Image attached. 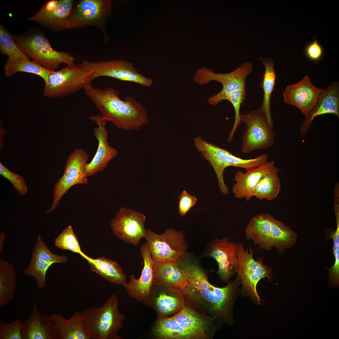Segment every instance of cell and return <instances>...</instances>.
Instances as JSON below:
<instances>
[{
    "mask_svg": "<svg viewBox=\"0 0 339 339\" xmlns=\"http://www.w3.org/2000/svg\"><path fill=\"white\" fill-rule=\"evenodd\" d=\"M176 261L187 277L188 285L182 290L186 300L221 326H233V309L239 287L241 284L239 275L238 274L235 279L226 286L218 287L209 282L205 270L196 259L186 252Z\"/></svg>",
    "mask_w": 339,
    "mask_h": 339,
    "instance_id": "cell-1",
    "label": "cell"
},
{
    "mask_svg": "<svg viewBox=\"0 0 339 339\" xmlns=\"http://www.w3.org/2000/svg\"><path fill=\"white\" fill-rule=\"evenodd\" d=\"M83 89L103 118L117 128L127 131L136 130L148 124L146 109L134 97L127 96L122 100L117 89L112 87L95 88L91 83Z\"/></svg>",
    "mask_w": 339,
    "mask_h": 339,
    "instance_id": "cell-2",
    "label": "cell"
},
{
    "mask_svg": "<svg viewBox=\"0 0 339 339\" xmlns=\"http://www.w3.org/2000/svg\"><path fill=\"white\" fill-rule=\"evenodd\" d=\"M221 327L186 300L177 313L169 317L157 318L151 332L157 339H212Z\"/></svg>",
    "mask_w": 339,
    "mask_h": 339,
    "instance_id": "cell-3",
    "label": "cell"
},
{
    "mask_svg": "<svg viewBox=\"0 0 339 339\" xmlns=\"http://www.w3.org/2000/svg\"><path fill=\"white\" fill-rule=\"evenodd\" d=\"M253 70L252 63L245 62L234 71L229 73H216L211 70L203 68L199 70L193 78L194 81L199 85L206 84L212 81L220 83L223 85L221 91L218 94L209 98L208 103L216 105L223 100L229 101L235 111V119L232 129L228 138L231 142L239 125L241 122L240 119V109L244 105L246 97L245 79Z\"/></svg>",
    "mask_w": 339,
    "mask_h": 339,
    "instance_id": "cell-4",
    "label": "cell"
},
{
    "mask_svg": "<svg viewBox=\"0 0 339 339\" xmlns=\"http://www.w3.org/2000/svg\"><path fill=\"white\" fill-rule=\"evenodd\" d=\"M245 238L252 240L258 248L270 251L273 247L282 253L293 244L294 232L270 214L263 213L253 217L245 230Z\"/></svg>",
    "mask_w": 339,
    "mask_h": 339,
    "instance_id": "cell-5",
    "label": "cell"
},
{
    "mask_svg": "<svg viewBox=\"0 0 339 339\" xmlns=\"http://www.w3.org/2000/svg\"><path fill=\"white\" fill-rule=\"evenodd\" d=\"M118 298L112 294L102 305L84 309L82 320L92 339H122L118 333L124 326L125 315L119 310Z\"/></svg>",
    "mask_w": 339,
    "mask_h": 339,
    "instance_id": "cell-6",
    "label": "cell"
},
{
    "mask_svg": "<svg viewBox=\"0 0 339 339\" xmlns=\"http://www.w3.org/2000/svg\"><path fill=\"white\" fill-rule=\"evenodd\" d=\"M13 40L26 56L40 65L52 71H56L62 63L74 64L75 58L72 54L53 49L44 33L30 31L21 35L10 33Z\"/></svg>",
    "mask_w": 339,
    "mask_h": 339,
    "instance_id": "cell-7",
    "label": "cell"
},
{
    "mask_svg": "<svg viewBox=\"0 0 339 339\" xmlns=\"http://www.w3.org/2000/svg\"><path fill=\"white\" fill-rule=\"evenodd\" d=\"M197 150L212 166L216 174L220 191L226 195L229 193L228 186L224 182V172L229 166L245 169V170L258 166L267 161L268 156L263 153L256 158L244 159L233 155L227 150L203 140L201 137L194 139Z\"/></svg>",
    "mask_w": 339,
    "mask_h": 339,
    "instance_id": "cell-8",
    "label": "cell"
},
{
    "mask_svg": "<svg viewBox=\"0 0 339 339\" xmlns=\"http://www.w3.org/2000/svg\"><path fill=\"white\" fill-rule=\"evenodd\" d=\"M254 251L252 248L248 246L245 249L243 243H238L237 256L238 270L240 277L242 295L249 297L257 304H261V299L257 290V285L262 278H267L272 282L273 271L271 267L263 264L262 257L257 260L253 257Z\"/></svg>",
    "mask_w": 339,
    "mask_h": 339,
    "instance_id": "cell-9",
    "label": "cell"
},
{
    "mask_svg": "<svg viewBox=\"0 0 339 339\" xmlns=\"http://www.w3.org/2000/svg\"><path fill=\"white\" fill-rule=\"evenodd\" d=\"M113 0H80L67 19L66 29H78L88 26L95 27L102 33L104 42L110 36L106 27L112 10Z\"/></svg>",
    "mask_w": 339,
    "mask_h": 339,
    "instance_id": "cell-10",
    "label": "cell"
},
{
    "mask_svg": "<svg viewBox=\"0 0 339 339\" xmlns=\"http://www.w3.org/2000/svg\"><path fill=\"white\" fill-rule=\"evenodd\" d=\"M92 81L91 73L82 62L67 65L51 73L43 95L50 99L62 98L83 89Z\"/></svg>",
    "mask_w": 339,
    "mask_h": 339,
    "instance_id": "cell-11",
    "label": "cell"
},
{
    "mask_svg": "<svg viewBox=\"0 0 339 339\" xmlns=\"http://www.w3.org/2000/svg\"><path fill=\"white\" fill-rule=\"evenodd\" d=\"M240 119L245 126L242 136L243 153L266 149L274 144L275 134L268 122L261 106L246 114H240Z\"/></svg>",
    "mask_w": 339,
    "mask_h": 339,
    "instance_id": "cell-12",
    "label": "cell"
},
{
    "mask_svg": "<svg viewBox=\"0 0 339 339\" xmlns=\"http://www.w3.org/2000/svg\"><path fill=\"white\" fill-rule=\"evenodd\" d=\"M145 239L152 260L154 261H176L188 247L183 233L174 229L158 234L149 229Z\"/></svg>",
    "mask_w": 339,
    "mask_h": 339,
    "instance_id": "cell-13",
    "label": "cell"
},
{
    "mask_svg": "<svg viewBox=\"0 0 339 339\" xmlns=\"http://www.w3.org/2000/svg\"><path fill=\"white\" fill-rule=\"evenodd\" d=\"M89 158L88 153L82 148L76 149L70 154L66 161L63 174L55 185L52 203L46 213L56 209L62 196L71 187L77 184L88 183L85 166Z\"/></svg>",
    "mask_w": 339,
    "mask_h": 339,
    "instance_id": "cell-14",
    "label": "cell"
},
{
    "mask_svg": "<svg viewBox=\"0 0 339 339\" xmlns=\"http://www.w3.org/2000/svg\"><path fill=\"white\" fill-rule=\"evenodd\" d=\"M91 73L92 80L100 77H108L122 81L134 82L143 86H151L153 81L139 73L130 62L121 59L82 62Z\"/></svg>",
    "mask_w": 339,
    "mask_h": 339,
    "instance_id": "cell-15",
    "label": "cell"
},
{
    "mask_svg": "<svg viewBox=\"0 0 339 339\" xmlns=\"http://www.w3.org/2000/svg\"><path fill=\"white\" fill-rule=\"evenodd\" d=\"M186 301L182 290L153 282L148 299L144 305L153 308L158 318L169 317L180 310Z\"/></svg>",
    "mask_w": 339,
    "mask_h": 339,
    "instance_id": "cell-16",
    "label": "cell"
},
{
    "mask_svg": "<svg viewBox=\"0 0 339 339\" xmlns=\"http://www.w3.org/2000/svg\"><path fill=\"white\" fill-rule=\"evenodd\" d=\"M238 243L229 241L225 237L214 239L209 242L203 256L211 257L218 265L216 275L222 282L227 283L238 270Z\"/></svg>",
    "mask_w": 339,
    "mask_h": 339,
    "instance_id": "cell-17",
    "label": "cell"
},
{
    "mask_svg": "<svg viewBox=\"0 0 339 339\" xmlns=\"http://www.w3.org/2000/svg\"><path fill=\"white\" fill-rule=\"evenodd\" d=\"M145 221L143 214L122 207L111 221L110 226L117 238L136 246L147 235L148 231L144 226Z\"/></svg>",
    "mask_w": 339,
    "mask_h": 339,
    "instance_id": "cell-18",
    "label": "cell"
},
{
    "mask_svg": "<svg viewBox=\"0 0 339 339\" xmlns=\"http://www.w3.org/2000/svg\"><path fill=\"white\" fill-rule=\"evenodd\" d=\"M67 261L66 256L51 252L41 237L38 236L30 263L24 269L23 273L34 277L38 288L41 289L46 285V273L49 267L54 263H65Z\"/></svg>",
    "mask_w": 339,
    "mask_h": 339,
    "instance_id": "cell-19",
    "label": "cell"
},
{
    "mask_svg": "<svg viewBox=\"0 0 339 339\" xmlns=\"http://www.w3.org/2000/svg\"><path fill=\"white\" fill-rule=\"evenodd\" d=\"M95 121L98 127L93 129L94 137L98 141L96 152L91 161L87 164L85 172L88 177L103 171L108 163L117 155L118 150L110 145L108 141V132L105 127L106 121L101 116H93L89 118Z\"/></svg>",
    "mask_w": 339,
    "mask_h": 339,
    "instance_id": "cell-20",
    "label": "cell"
},
{
    "mask_svg": "<svg viewBox=\"0 0 339 339\" xmlns=\"http://www.w3.org/2000/svg\"><path fill=\"white\" fill-rule=\"evenodd\" d=\"M323 89L311 82L308 76L299 82L287 87L283 92L284 102L298 108L307 116L317 103Z\"/></svg>",
    "mask_w": 339,
    "mask_h": 339,
    "instance_id": "cell-21",
    "label": "cell"
},
{
    "mask_svg": "<svg viewBox=\"0 0 339 339\" xmlns=\"http://www.w3.org/2000/svg\"><path fill=\"white\" fill-rule=\"evenodd\" d=\"M278 171L274 161H267L258 166L246 170L245 173L239 170L234 175L235 183L232 188V192L236 198H244L246 201H250L253 197L254 188L260 180L266 175Z\"/></svg>",
    "mask_w": 339,
    "mask_h": 339,
    "instance_id": "cell-22",
    "label": "cell"
},
{
    "mask_svg": "<svg viewBox=\"0 0 339 339\" xmlns=\"http://www.w3.org/2000/svg\"><path fill=\"white\" fill-rule=\"evenodd\" d=\"M140 253L144 261L140 277L136 279L134 274H131L124 287L130 297L144 304L148 299L153 282V261L147 242L141 246Z\"/></svg>",
    "mask_w": 339,
    "mask_h": 339,
    "instance_id": "cell-23",
    "label": "cell"
},
{
    "mask_svg": "<svg viewBox=\"0 0 339 339\" xmlns=\"http://www.w3.org/2000/svg\"><path fill=\"white\" fill-rule=\"evenodd\" d=\"M22 339H59L55 323L50 315L41 313L37 304L22 322Z\"/></svg>",
    "mask_w": 339,
    "mask_h": 339,
    "instance_id": "cell-24",
    "label": "cell"
},
{
    "mask_svg": "<svg viewBox=\"0 0 339 339\" xmlns=\"http://www.w3.org/2000/svg\"><path fill=\"white\" fill-rule=\"evenodd\" d=\"M327 114L339 116V83L334 82L323 89L317 103L303 121L300 128L301 135L306 134L314 119Z\"/></svg>",
    "mask_w": 339,
    "mask_h": 339,
    "instance_id": "cell-25",
    "label": "cell"
},
{
    "mask_svg": "<svg viewBox=\"0 0 339 339\" xmlns=\"http://www.w3.org/2000/svg\"><path fill=\"white\" fill-rule=\"evenodd\" d=\"M153 270L154 282L164 284L182 290L188 285L187 275L176 261H153Z\"/></svg>",
    "mask_w": 339,
    "mask_h": 339,
    "instance_id": "cell-26",
    "label": "cell"
},
{
    "mask_svg": "<svg viewBox=\"0 0 339 339\" xmlns=\"http://www.w3.org/2000/svg\"><path fill=\"white\" fill-rule=\"evenodd\" d=\"M50 316L55 323L59 339H90L80 312L76 311L69 319L60 313H54Z\"/></svg>",
    "mask_w": 339,
    "mask_h": 339,
    "instance_id": "cell-27",
    "label": "cell"
},
{
    "mask_svg": "<svg viewBox=\"0 0 339 339\" xmlns=\"http://www.w3.org/2000/svg\"><path fill=\"white\" fill-rule=\"evenodd\" d=\"M83 258L88 262L91 270L109 282L125 287L126 276L121 266L105 256L94 259L85 255Z\"/></svg>",
    "mask_w": 339,
    "mask_h": 339,
    "instance_id": "cell-28",
    "label": "cell"
},
{
    "mask_svg": "<svg viewBox=\"0 0 339 339\" xmlns=\"http://www.w3.org/2000/svg\"><path fill=\"white\" fill-rule=\"evenodd\" d=\"M16 273L13 264L0 259V308L9 304L14 299L17 289Z\"/></svg>",
    "mask_w": 339,
    "mask_h": 339,
    "instance_id": "cell-29",
    "label": "cell"
},
{
    "mask_svg": "<svg viewBox=\"0 0 339 339\" xmlns=\"http://www.w3.org/2000/svg\"><path fill=\"white\" fill-rule=\"evenodd\" d=\"M260 59L265 68L263 80L260 84L264 93L261 106L269 126L272 128L273 121L271 111V97L274 90L276 78L274 64L270 58L260 57Z\"/></svg>",
    "mask_w": 339,
    "mask_h": 339,
    "instance_id": "cell-30",
    "label": "cell"
},
{
    "mask_svg": "<svg viewBox=\"0 0 339 339\" xmlns=\"http://www.w3.org/2000/svg\"><path fill=\"white\" fill-rule=\"evenodd\" d=\"M5 75L12 76L17 72H25L39 76L44 80L45 85L48 82L49 75L52 71L40 65L33 60L22 57L8 59L4 67Z\"/></svg>",
    "mask_w": 339,
    "mask_h": 339,
    "instance_id": "cell-31",
    "label": "cell"
},
{
    "mask_svg": "<svg viewBox=\"0 0 339 339\" xmlns=\"http://www.w3.org/2000/svg\"><path fill=\"white\" fill-rule=\"evenodd\" d=\"M277 172L268 174L263 177L253 190V196L260 200L272 201L278 196L281 188L280 180Z\"/></svg>",
    "mask_w": 339,
    "mask_h": 339,
    "instance_id": "cell-32",
    "label": "cell"
},
{
    "mask_svg": "<svg viewBox=\"0 0 339 339\" xmlns=\"http://www.w3.org/2000/svg\"><path fill=\"white\" fill-rule=\"evenodd\" d=\"M74 3L73 0H60L56 9L42 25L56 32L66 29L67 20L73 10Z\"/></svg>",
    "mask_w": 339,
    "mask_h": 339,
    "instance_id": "cell-33",
    "label": "cell"
},
{
    "mask_svg": "<svg viewBox=\"0 0 339 339\" xmlns=\"http://www.w3.org/2000/svg\"><path fill=\"white\" fill-rule=\"evenodd\" d=\"M55 245L64 250H67L80 254L82 257L85 254L81 250L79 241L71 225L67 226L55 239Z\"/></svg>",
    "mask_w": 339,
    "mask_h": 339,
    "instance_id": "cell-34",
    "label": "cell"
},
{
    "mask_svg": "<svg viewBox=\"0 0 339 339\" xmlns=\"http://www.w3.org/2000/svg\"><path fill=\"white\" fill-rule=\"evenodd\" d=\"M0 51L10 59L22 57L30 59L19 48L9 33L2 24L0 25Z\"/></svg>",
    "mask_w": 339,
    "mask_h": 339,
    "instance_id": "cell-35",
    "label": "cell"
},
{
    "mask_svg": "<svg viewBox=\"0 0 339 339\" xmlns=\"http://www.w3.org/2000/svg\"><path fill=\"white\" fill-rule=\"evenodd\" d=\"M337 227L336 230L332 234L333 239V250L335 257L334 265L330 268H327L329 272V279L328 280L331 288H338L339 285V218H337Z\"/></svg>",
    "mask_w": 339,
    "mask_h": 339,
    "instance_id": "cell-36",
    "label": "cell"
},
{
    "mask_svg": "<svg viewBox=\"0 0 339 339\" xmlns=\"http://www.w3.org/2000/svg\"><path fill=\"white\" fill-rule=\"evenodd\" d=\"M22 320L17 319L10 323L0 322V339H22Z\"/></svg>",
    "mask_w": 339,
    "mask_h": 339,
    "instance_id": "cell-37",
    "label": "cell"
},
{
    "mask_svg": "<svg viewBox=\"0 0 339 339\" xmlns=\"http://www.w3.org/2000/svg\"><path fill=\"white\" fill-rule=\"evenodd\" d=\"M0 174L11 183L15 190L20 195L24 196L27 193L28 188L23 177L11 171L1 162Z\"/></svg>",
    "mask_w": 339,
    "mask_h": 339,
    "instance_id": "cell-38",
    "label": "cell"
},
{
    "mask_svg": "<svg viewBox=\"0 0 339 339\" xmlns=\"http://www.w3.org/2000/svg\"><path fill=\"white\" fill-rule=\"evenodd\" d=\"M60 0L46 1L34 15L28 18L29 20L42 25L50 17L58 6Z\"/></svg>",
    "mask_w": 339,
    "mask_h": 339,
    "instance_id": "cell-39",
    "label": "cell"
},
{
    "mask_svg": "<svg viewBox=\"0 0 339 339\" xmlns=\"http://www.w3.org/2000/svg\"><path fill=\"white\" fill-rule=\"evenodd\" d=\"M197 200L195 196L190 195L185 190L183 191L180 195L179 200V212L180 215L184 216L195 204Z\"/></svg>",
    "mask_w": 339,
    "mask_h": 339,
    "instance_id": "cell-40",
    "label": "cell"
},
{
    "mask_svg": "<svg viewBox=\"0 0 339 339\" xmlns=\"http://www.w3.org/2000/svg\"><path fill=\"white\" fill-rule=\"evenodd\" d=\"M324 52L322 46L315 38L314 41L308 43L305 49L306 56L310 60L317 62L322 57Z\"/></svg>",
    "mask_w": 339,
    "mask_h": 339,
    "instance_id": "cell-41",
    "label": "cell"
},
{
    "mask_svg": "<svg viewBox=\"0 0 339 339\" xmlns=\"http://www.w3.org/2000/svg\"><path fill=\"white\" fill-rule=\"evenodd\" d=\"M0 253L2 252V250L3 249L4 243L5 240V234L3 232H2L0 233Z\"/></svg>",
    "mask_w": 339,
    "mask_h": 339,
    "instance_id": "cell-42",
    "label": "cell"
}]
</instances>
